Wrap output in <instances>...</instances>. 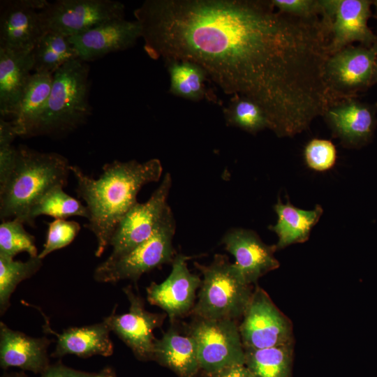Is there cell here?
<instances>
[{"instance_id":"obj_27","label":"cell","mask_w":377,"mask_h":377,"mask_svg":"<svg viewBox=\"0 0 377 377\" xmlns=\"http://www.w3.org/2000/svg\"><path fill=\"white\" fill-rule=\"evenodd\" d=\"M244 350V365L255 377H291L293 343Z\"/></svg>"},{"instance_id":"obj_10","label":"cell","mask_w":377,"mask_h":377,"mask_svg":"<svg viewBox=\"0 0 377 377\" xmlns=\"http://www.w3.org/2000/svg\"><path fill=\"white\" fill-rule=\"evenodd\" d=\"M239 325L244 349L293 343L292 325L268 294L256 286Z\"/></svg>"},{"instance_id":"obj_17","label":"cell","mask_w":377,"mask_h":377,"mask_svg":"<svg viewBox=\"0 0 377 377\" xmlns=\"http://www.w3.org/2000/svg\"><path fill=\"white\" fill-rule=\"evenodd\" d=\"M142 36L140 24L136 20L118 18L103 22L89 30L68 38L78 58L91 61L111 52L133 47Z\"/></svg>"},{"instance_id":"obj_3","label":"cell","mask_w":377,"mask_h":377,"mask_svg":"<svg viewBox=\"0 0 377 377\" xmlns=\"http://www.w3.org/2000/svg\"><path fill=\"white\" fill-rule=\"evenodd\" d=\"M70 168L67 158L58 153L19 146L13 170L0 186L1 221L16 219L27 223L31 207L43 193L66 185Z\"/></svg>"},{"instance_id":"obj_35","label":"cell","mask_w":377,"mask_h":377,"mask_svg":"<svg viewBox=\"0 0 377 377\" xmlns=\"http://www.w3.org/2000/svg\"><path fill=\"white\" fill-rule=\"evenodd\" d=\"M281 13L302 19L321 17L323 7L321 0H270Z\"/></svg>"},{"instance_id":"obj_40","label":"cell","mask_w":377,"mask_h":377,"mask_svg":"<svg viewBox=\"0 0 377 377\" xmlns=\"http://www.w3.org/2000/svg\"><path fill=\"white\" fill-rule=\"evenodd\" d=\"M105 369H106L105 377H116L115 374L110 368H105Z\"/></svg>"},{"instance_id":"obj_6","label":"cell","mask_w":377,"mask_h":377,"mask_svg":"<svg viewBox=\"0 0 377 377\" xmlns=\"http://www.w3.org/2000/svg\"><path fill=\"white\" fill-rule=\"evenodd\" d=\"M175 228V220L168 206L149 239L121 257L106 259L95 269L94 279L103 283L136 282L145 273L172 263L177 255L172 244Z\"/></svg>"},{"instance_id":"obj_29","label":"cell","mask_w":377,"mask_h":377,"mask_svg":"<svg viewBox=\"0 0 377 377\" xmlns=\"http://www.w3.org/2000/svg\"><path fill=\"white\" fill-rule=\"evenodd\" d=\"M223 115L228 125L253 135L270 127L262 107L252 99L239 94L232 96L228 105L223 108Z\"/></svg>"},{"instance_id":"obj_28","label":"cell","mask_w":377,"mask_h":377,"mask_svg":"<svg viewBox=\"0 0 377 377\" xmlns=\"http://www.w3.org/2000/svg\"><path fill=\"white\" fill-rule=\"evenodd\" d=\"M64 187L57 185L43 193L31 207L27 224L34 226L35 219L40 215L64 219L77 216L88 219L89 214L87 206L64 192Z\"/></svg>"},{"instance_id":"obj_19","label":"cell","mask_w":377,"mask_h":377,"mask_svg":"<svg viewBox=\"0 0 377 377\" xmlns=\"http://www.w3.org/2000/svg\"><path fill=\"white\" fill-rule=\"evenodd\" d=\"M46 337L35 338L0 323V365L3 369L17 367L42 374L50 365Z\"/></svg>"},{"instance_id":"obj_14","label":"cell","mask_w":377,"mask_h":377,"mask_svg":"<svg viewBox=\"0 0 377 377\" xmlns=\"http://www.w3.org/2000/svg\"><path fill=\"white\" fill-rule=\"evenodd\" d=\"M192 256L177 254L169 276L161 283L152 282L147 288L148 302L164 311L172 322L191 313L202 279L188 268Z\"/></svg>"},{"instance_id":"obj_22","label":"cell","mask_w":377,"mask_h":377,"mask_svg":"<svg viewBox=\"0 0 377 377\" xmlns=\"http://www.w3.org/2000/svg\"><path fill=\"white\" fill-rule=\"evenodd\" d=\"M153 360L178 377H197L200 371L195 340L188 332L182 334L173 327L156 339Z\"/></svg>"},{"instance_id":"obj_12","label":"cell","mask_w":377,"mask_h":377,"mask_svg":"<svg viewBox=\"0 0 377 377\" xmlns=\"http://www.w3.org/2000/svg\"><path fill=\"white\" fill-rule=\"evenodd\" d=\"M123 291L130 303L128 311L122 314L113 311L103 321L130 348L137 359L153 360L156 340L154 331L161 327L167 315L147 311L144 300L131 286L123 288Z\"/></svg>"},{"instance_id":"obj_38","label":"cell","mask_w":377,"mask_h":377,"mask_svg":"<svg viewBox=\"0 0 377 377\" xmlns=\"http://www.w3.org/2000/svg\"><path fill=\"white\" fill-rule=\"evenodd\" d=\"M377 83V58L375 61L371 77V86Z\"/></svg>"},{"instance_id":"obj_20","label":"cell","mask_w":377,"mask_h":377,"mask_svg":"<svg viewBox=\"0 0 377 377\" xmlns=\"http://www.w3.org/2000/svg\"><path fill=\"white\" fill-rule=\"evenodd\" d=\"M34 71L32 52L0 48V114L12 118Z\"/></svg>"},{"instance_id":"obj_2","label":"cell","mask_w":377,"mask_h":377,"mask_svg":"<svg viewBox=\"0 0 377 377\" xmlns=\"http://www.w3.org/2000/svg\"><path fill=\"white\" fill-rule=\"evenodd\" d=\"M70 168L77 181V195L86 202L89 214L87 227L96 237L95 256L100 257L119 222L138 202L140 188L161 178V163L158 158L144 163L115 160L103 166L98 179L87 175L77 165Z\"/></svg>"},{"instance_id":"obj_37","label":"cell","mask_w":377,"mask_h":377,"mask_svg":"<svg viewBox=\"0 0 377 377\" xmlns=\"http://www.w3.org/2000/svg\"><path fill=\"white\" fill-rule=\"evenodd\" d=\"M203 377H255L244 364L226 367L217 372L203 374Z\"/></svg>"},{"instance_id":"obj_36","label":"cell","mask_w":377,"mask_h":377,"mask_svg":"<svg viewBox=\"0 0 377 377\" xmlns=\"http://www.w3.org/2000/svg\"><path fill=\"white\" fill-rule=\"evenodd\" d=\"M106 369L98 373L82 371L58 362L50 364L40 377H105Z\"/></svg>"},{"instance_id":"obj_4","label":"cell","mask_w":377,"mask_h":377,"mask_svg":"<svg viewBox=\"0 0 377 377\" xmlns=\"http://www.w3.org/2000/svg\"><path fill=\"white\" fill-rule=\"evenodd\" d=\"M89 66L72 60L53 74L51 92L45 108L31 136L59 135L74 131L91 114Z\"/></svg>"},{"instance_id":"obj_23","label":"cell","mask_w":377,"mask_h":377,"mask_svg":"<svg viewBox=\"0 0 377 377\" xmlns=\"http://www.w3.org/2000/svg\"><path fill=\"white\" fill-rule=\"evenodd\" d=\"M53 74L32 73L17 110L11 118L17 136L31 137L48 101Z\"/></svg>"},{"instance_id":"obj_31","label":"cell","mask_w":377,"mask_h":377,"mask_svg":"<svg viewBox=\"0 0 377 377\" xmlns=\"http://www.w3.org/2000/svg\"><path fill=\"white\" fill-rule=\"evenodd\" d=\"M24 223L13 219L2 221L0 225V255L14 258L21 252L29 257H37L35 237L24 228Z\"/></svg>"},{"instance_id":"obj_39","label":"cell","mask_w":377,"mask_h":377,"mask_svg":"<svg viewBox=\"0 0 377 377\" xmlns=\"http://www.w3.org/2000/svg\"><path fill=\"white\" fill-rule=\"evenodd\" d=\"M1 377H27V376L22 373H15L12 374H4Z\"/></svg>"},{"instance_id":"obj_16","label":"cell","mask_w":377,"mask_h":377,"mask_svg":"<svg viewBox=\"0 0 377 377\" xmlns=\"http://www.w3.org/2000/svg\"><path fill=\"white\" fill-rule=\"evenodd\" d=\"M45 0L1 1L0 48L27 53L32 52L43 34L39 11Z\"/></svg>"},{"instance_id":"obj_8","label":"cell","mask_w":377,"mask_h":377,"mask_svg":"<svg viewBox=\"0 0 377 377\" xmlns=\"http://www.w3.org/2000/svg\"><path fill=\"white\" fill-rule=\"evenodd\" d=\"M43 33L69 38L103 22L124 17V5L112 0H58L39 11Z\"/></svg>"},{"instance_id":"obj_34","label":"cell","mask_w":377,"mask_h":377,"mask_svg":"<svg viewBox=\"0 0 377 377\" xmlns=\"http://www.w3.org/2000/svg\"><path fill=\"white\" fill-rule=\"evenodd\" d=\"M17 136L11 121L0 119V186H2L15 164L17 148L13 145Z\"/></svg>"},{"instance_id":"obj_24","label":"cell","mask_w":377,"mask_h":377,"mask_svg":"<svg viewBox=\"0 0 377 377\" xmlns=\"http://www.w3.org/2000/svg\"><path fill=\"white\" fill-rule=\"evenodd\" d=\"M274 209L278 219L275 225L269 226V229L278 236V242L275 244L277 250L307 241L311 229L323 212L319 205L313 209L305 210L294 207L289 200L283 204L280 198L274 205Z\"/></svg>"},{"instance_id":"obj_30","label":"cell","mask_w":377,"mask_h":377,"mask_svg":"<svg viewBox=\"0 0 377 377\" xmlns=\"http://www.w3.org/2000/svg\"><path fill=\"white\" fill-rule=\"evenodd\" d=\"M43 259L29 257L23 262L0 255V312L3 314L10 306V299L17 285L34 275L42 267Z\"/></svg>"},{"instance_id":"obj_1","label":"cell","mask_w":377,"mask_h":377,"mask_svg":"<svg viewBox=\"0 0 377 377\" xmlns=\"http://www.w3.org/2000/svg\"><path fill=\"white\" fill-rule=\"evenodd\" d=\"M134 16L151 58L200 65L227 94L260 105L279 138L308 129L328 104L329 37L320 17H296L260 0H147Z\"/></svg>"},{"instance_id":"obj_5","label":"cell","mask_w":377,"mask_h":377,"mask_svg":"<svg viewBox=\"0 0 377 377\" xmlns=\"http://www.w3.org/2000/svg\"><path fill=\"white\" fill-rule=\"evenodd\" d=\"M202 275L197 300L191 314L205 319L242 318L253 290L226 256L216 254L209 265L194 263Z\"/></svg>"},{"instance_id":"obj_18","label":"cell","mask_w":377,"mask_h":377,"mask_svg":"<svg viewBox=\"0 0 377 377\" xmlns=\"http://www.w3.org/2000/svg\"><path fill=\"white\" fill-rule=\"evenodd\" d=\"M225 249L235 258L234 263L246 281L252 285L267 273L277 269L276 245L265 244L257 233L244 228H232L222 238Z\"/></svg>"},{"instance_id":"obj_9","label":"cell","mask_w":377,"mask_h":377,"mask_svg":"<svg viewBox=\"0 0 377 377\" xmlns=\"http://www.w3.org/2000/svg\"><path fill=\"white\" fill-rule=\"evenodd\" d=\"M377 40L371 47L348 45L329 56L324 76L331 102L357 98L371 86Z\"/></svg>"},{"instance_id":"obj_7","label":"cell","mask_w":377,"mask_h":377,"mask_svg":"<svg viewBox=\"0 0 377 377\" xmlns=\"http://www.w3.org/2000/svg\"><path fill=\"white\" fill-rule=\"evenodd\" d=\"M187 332L195 340L203 374L244 364L245 350L236 320L194 317Z\"/></svg>"},{"instance_id":"obj_33","label":"cell","mask_w":377,"mask_h":377,"mask_svg":"<svg viewBox=\"0 0 377 377\" xmlns=\"http://www.w3.org/2000/svg\"><path fill=\"white\" fill-rule=\"evenodd\" d=\"M304 156L309 168L318 172H324L334 165L337 160V150L330 140L313 139L306 145Z\"/></svg>"},{"instance_id":"obj_15","label":"cell","mask_w":377,"mask_h":377,"mask_svg":"<svg viewBox=\"0 0 377 377\" xmlns=\"http://www.w3.org/2000/svg\"><path fill=\"white\" fill-rule=\"evenodd\" d=\"M377 103L347 98L329 103L322 115L332 135L348 148H360L372 140L377 125Z\"/></svg>"},{"instance_id":"obj_11","label":"cell","mask_w":377,"mask_h":377,"mask_svg":"<svg viewBox=\"0 0 377 377\" xmlns=\"http://www.w3.org/2000/svg\"><path fill=\"white\" fill-rule=\"evenodd\" d=\"M172 177L166 173L158 187L145 202H137L119 222L110 240L112 250L107 260L121 257L149 239L168 207Z\"/></svg>"},{"instance_id":"obj_41","label":"cell","mask_w":377,"mask_h":377,"mask_svg":"<svg viewBox=\"0 0 377 377\" xmlns=\"http://www.w3.org/2000/svg\"><path fill=\"white\" fill-rule=\"evenodd\" d=\"M372 4L375 6L376 8V13H375V15H374V17L376 18H377V0H374V1H372Z\"/></svg>"},{"instance_id":"obj_21","label":"cell","mask_w":377,"mask_h":377,"mask_svg":"<svg viewBox=\"0 0 377 377\" xmlns=\"http://www.w3.org/2000/svg\"><path fill=\"white\" fill-rule=\"evenodd\" d=\"M45 329L57 338L55 350L51 355L54 357L75 355L86 358L94 355L109 357L113 354L114 347L110 337L111 331L104 321L70 327L61 333L55 332L47 325Z\"/></svg>"},{"instance_id":"obj_13","label":"cell","mask_w":377,"mask_h":377,"mask_svg":"<svg viewBox=\"0 0 377 377\" xmlns=\"http://www.w3.org/2000/svg\"><path fill=\"white\" fill-rule=\"evenodd\" d=\"M323 7L322 19L330 24L329 56L350 45L353 42L371 47L377 35L368 27L373 16L369 0H321Z\"/></svg>"},{"instance_id":"obj_32","label":"cell","mask_w":377,"mask_h":377,"mask_svg":"<svg viewBox=\"0 0 377 377\" xmlns=\"http://www.w3.org/2000/svg\"><path fill=\"white\" fill-rule=\"evenodd\" d=\"M80 225L74 221L55 219L48 223L46 241L38 257L43 259L50 253L70 244L80 230Z\"/></svg>"},{"instance_id":"obj_26","label":"cell","mask_w":377,"mask_h":377,"mask_svg":"<svg viewBox=\"0 0 377 377\" xmlns=\"http://www.w3.org/2000/svg\"><path fill=\"white\" fill-rule=\"evenodd\" d=\"M34 71L54 74L65 64L78 58L68 38L52 32H45L32 50Z\"/></svg>"},{"instance_id":"obj_25","label":"cell","mask_w":377,"mask_h":377,"mask_svg":"<svg viewBox=\"0 0 377 377\" xmlns=\"http://www.w3.org/2000/svg\"><path fill=\"white\" fill-rule=\"evenodd\" d=\"M170 77L169 92L178 97L198 101L207 97L205 81L209 76L200 65L186 60L165 61Z\"/></svg>"}]
</instances>
